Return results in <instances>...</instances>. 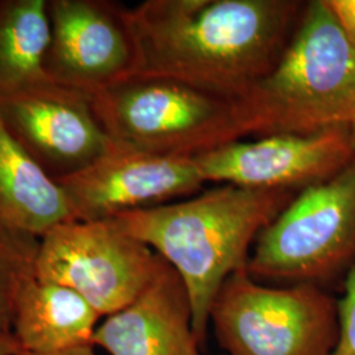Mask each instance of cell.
I'll return each instance as SVG.
<instances>
[{"mask_svg":"<svg viewBox=\"0 0 355 355\" xmlns=\"http://www.w3.org/2000/svg\"><path fill=\"white\" fill-rule=\"evenodd\" d=\"M233 103L242 139L355 132V45L328 0L305 3L278 62Z\"/></svg>","mask_w":355,"mask_h":355,"instance_id":"3957f363","label":"cell"},{"mask_svg":"<svg viewBox=\"0 0 355 355\" xmlns=\"http://www.w3.org/2000/svg\"><path fill=\"white\" fill-rule=\"evenodd\" d=\"M48 0H0V96L51 80Z\"/></svg>","mask_w":355,"mask_h":355,"instance_id":"9a60e30c","label":"cell"},{"mask_svg":"<svg viewBox=\"0 0 355 355\" xmlns=\"http://www.w3.org/2000/svg\"><path fill=\"white\" fill-rule=\"evenodd\" d=\"M209 322L228 355H331L338 338L337 300L324 288L268 287L246 268L224 282Z\"/></svg>","mask_w":355,"mask_h":355,"instance_id":"8992f818","label":"cell"},{"mask_svg":"<svg viewBox=\"0 0 355 355\" xmlns=\"http://www.w3.org/2000/svg\"><path fill=\"white\" fill-rule=\"evenodd\" d=\"M102 315L78 292L38 279L33 266L19 280L13 300L11 334L19 352L57 354L94 346Z\"/></svg>","mask_w":355,"mask_h":355,"instance_id":"5bb4252c","label":"cell"},{"mask_svg":"<svg viewBox=\"0 0 355 355\" xmlns=\"http://www.w3.org/2000/svg\"><path fill=\"white\" fill-rule=\"evenodd\" d=\"M92 345L110 355H202L189 292L165 259L140 296L98 325Z\"/></svg>","mask_w":355,"mask_h":355,"instance_id":"7c38bea8","label":"cell"},{"mask_svg":"<svg viewBox=\"0 0 355 355\" xmlns=\"http://www.w3.org/2000/svg\"><path fill=\"white\" fill-rule=\"evenodd\" d=\"M51 82L95 95L136 76L140 66L132 11L111 0H48Z\"/></svg>","mask_w":355,"mask_h":355,"instance_id":"ba28073f","label":"cell"},{"mask_svg":"<svg viewBox=\"0 0 355 355\" xmlns=\"http://www.w3.org/2000/svg\"><path fill=\"white\" fill-rule=\"evenodd\" d=\"M0 120L57 182L89 168L111 145L92 95L51 80L0 96Z\"/></svg>","mask_w":355,"mask_h":355,"instance_id":"30bf717a","label":"cell"},{"mask_svg":"<svg viewBox=\"0 0 355 355\" xmlns=\"http://www.w3.org/2000/svg\"><path fill=\"white\" fill-rule=\"evenodd\" d=\"M19 347L13 340L12 334H0V355H16Z\"/></svg>","mask_w":355,"mask_h":355,"instance_id":"d6986e66","label":"cell"},{"mask_svg":"<svg viewBox=\"0 0 355 355\" xmlns=\"http://www.w3.org/2000/svg\"><path fill=\"white\" fill-rule=\"evenodd\" d=\"M16 355H40V354H29V353H23L19 352ZM48 355H98L95 352V346H82V347H76V349H71L67 352H62V353H57V354H48Z\"/></svg>","mask_w":355,"mask_h":355,"instance_id":"ffe728a7","label":"cell"},{"mask_svg":"<svg viewBox=\"0 0 355 355\" xmlns=\"http://www.w3.org/2000/svg\"><path fill=\"white\" fill-rule=\"evenodd\" d=\"M33 261L0 241V334H10L15 293L21 275Z\"/></svg>","mask_w":355,"mask_h":355,"instance_id":"2e32d148","label":"cell"},{"mask_svg":"<svg viewBox=\"0 0 355 355\" xmlns=\"http://www.w3.org/2000/svg\"><path fill=\"white\" fill-rule=\"evenodd\" d=\"M162 262L114 218L69 221L41 239L33 274L74 290L107 318L140 296Z\"/></svg>","mask_w":355,"mask_h":355,"instance_id":"52a82bcc","label":"cell"},{"mask_svg":"<svg viewBox=\"0 0 355 355\" xmlns=\"http://www.w3.org/2000/svg\"><path fill=\"white\" fill-rule=\"evenodd\" d=\"M295 195L220 184L177 203L112 218L179 274L189 292L193 330L203 343L217 292L232 274L246 268L257 237Z\"/></svg>","mask_w":355,"mask_h":355,"instance_id":"7a4b0ae2","label":"cell"},{"mask_svg":"<svg viewBox=\"0 0 355 355\" xmlns=\"http://www.w3.org/2000/svg\"><path fill=\"white\" fill-rule=\"evenodd\" d=\"M69 221L78 220L64 187L0 120V241L33 261L41 239Z\"/></svg>","mask_w":355,"mask_h":355,"instance_id":"4fadbf2b","label":"cell"},{"mask_svg":"<svg viewBox=\"0 0 355 355\" xmlns=\"http://www.w3.org/2000/svg\"><path fill=\"white\" fill-rule=\"evenodd\" d=\"M338 338L331 355H355V265L343 279V296L337 300Z\"/></svg>","mask_w":355,"mask_h":355,"instance_id":"e0dca14e","label":"cell"},{"mask_svg":"<svg viewBox=\"0 0 355 355\" xmlns=\"http://www.w3.org/2000/svg\"><path fill=\"white\" fill-rule=\"evenodd\" d=\"M304 7L299 0H146L130 8L136 76L237 99L278 62Z\"/></svg>","mask_w":355,"mask_h":355,"instance_id":"6da1fadb","label":"cell"},{"mask_svg":"<svg viewBox=\"0 0 355 355\" xmlns=\"http://www.w3.org/2000/svg\"><path fill=\"white\" fill-rule=\"evenodd\" d=\"M92 99L108 137L142 150L196 157L242 140L232 99L175 79L129 76Z\"/></svg>","mask_w":355,"mask_h":355,"instance_id":"5b68a950","label":"cell"},{"mask_svg":"<svg viewBox=\"0 0 355 355\" xmlns=\"http://www.w3.org/2000/svg\"><path fill=\"white\" fill-rule=\"evenodd\" d=\"M58 183L78 221L166 204L192 196L205 184L193 157L142 150L112 140L95 164Z\"/></svg>","mask_w":355,"mask_h":355,"instance_id":"8fae6325","label":"cell"},{"mask_svg":"<svg viewBox=\"0 0 355 355\" xmlns=\"http://www.w3.org/2000/svg\"><path fill=\"white\" fill-rule=\"evenodd\" d=\"M246 265L258 282L324 288L355 265V159L340 174L297 192L254 242Z\"/></svg>","mask_w":355,"mask_h":355,"instance_id":"277c9868","label":"cell"},{"mask_svg":"<svg viewBox=\"0 0 355 355\" xmlns=\"http://www.w3.org/2000/svg\"><path fill=\"white\" fill-rule=\"evenodd\" d=\"M193 159L205 183L300 192L336 177L354 161L355 132L337 128L233 141Z\"/></svg>","mask_w":355,"mask_h":355,"instance_id":"9c48e42d","label":"cell"},{"mask_svg":"<svg viewBox=\"0 0 355 355\" xmlns=\"http://www.w3.org/2000/svg\"><path fill=\"white\" fill-rule=\"evenodd\" d=\"M328 3L355 45V0H328Z\"/></svg>","mask_w":355,"mask_h":355,"instance_id":"ac0fdd59","label":"cell"}]
</instances>
